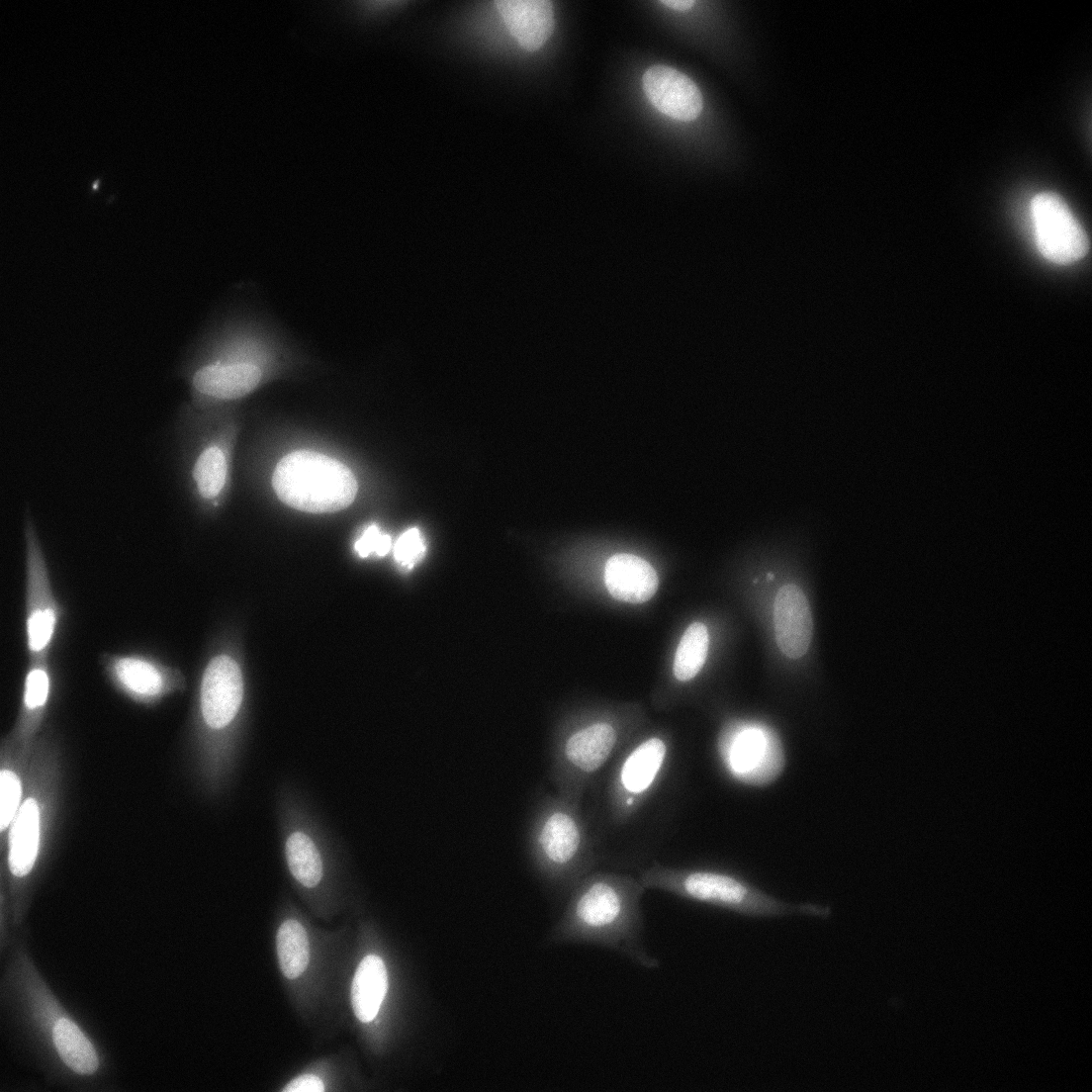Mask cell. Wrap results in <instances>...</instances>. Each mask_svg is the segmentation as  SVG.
I'll return each mask as SVG.
<instances>
[{"mask_svg": "<svg viewBox=\"0 0 1092 1092\" xmlns=\"http://www.w3.org/2000/svg\"><path fill=\"white\" fill-rule=\"evenodd\" d=\"M388 990L384 961L376 955L366 956L359 963L351 985V1004L357 1019L372 1021L378 1014Z\"/></svg>", "mask_w": 1092, "mask_h": 1092, "instance_id": "ac0fdd59", "label": "cell"}, {"mask_svg": "<svg viewBox=\"0 0 1092 1092\" xmlns=\"http://www.w3.org/2000/svg\"><path fill=\"white\" fill-rule=\"evenodd\" d=\"M25 630L30 661L48 659L61 617L46 559L33 516L26 513Z\"/></svg>", "mask_w": 1092, "mask_h": 1092, "instance_id": "ba28073f", "label": "cell"}, {"mask_svg": "<svg viewBox=\"0 0 1092 1092\" xmlns=\"http://www.w3.org/2000/svg\"><path fill=\"white\" fill-rule=\"evenodd\" d=\"M272 484L287 505L306 512H334L355 499L354 475L340 461L312 450L287 454L277 464Z\"/></svg>", "mask_w": 1092, "mask_h": 1092, "instance_id": "277c9868", "label": "cell"}, {"mask_svg": "<svg viewBox=\"0 0 1092 1092\" xmlns=\"http://www.w3.org/2000/svg\"><path fill=\"white\" fill-rule=\"evenodd\" d=\"M526 848L538 872L570 892L597 864L581 804L556 792L545 793L534 803L526 829Z\"/></svg>", "mask_w": 1092, "mask_h": 1092, "instance_id": "7a4b0ae2", "label": "cell"}, {"mask_svg": "<svg viewBox=\"0 0 1092 1092\" xmlns=\"http://www.w3.org/2000/svg\"><path fill=\"white\" fill-rule=\"evenodd\" d=\"M276 949L282 973L289 979L300 976L310 960V945L305 928L296 920H286L278 929Z\"/></svg>", "mask_w": 1092, "mask_h": 1092, "instance_id": "ffe728a7", "label": "cell"}, {"mask_svg": "<svg viewBox=\"0 0 1092 1092\" xmlns=\"http://www.w3.org/2000/svg\"><path fill=\"white\" fill-rule=\"evenodd\" d=\"M48 659L30 661L24 681L23 704L32 716L46 704L51 687V670Z\"/></svg>", "mask_w": 1092, "mask_h": 1092, "instance_id": "cb8c5ba5", "label": "cell"}, {"mask_svg": "<svg viewBox=\"0 0 1092 1092\" xmlns=\"http://www.w3.org/2000/svg\"><path fill=\"white\" fill-rule=\"evenodd\" d=\"M646 890L627 873L590 872L571 890L559 936L611 950L645 969L659 968L644 940L641 900Z\"/></svg>", "mask_w": 1092, "mask_h": 1092, "instance_id": "6da1fadb", "label": "cell"}, {"mask_svg": "<svg viewBox=\"0 0 1092 1092\" xmlns=\"http://www.w3.org/2000/svg\"><path fill=\"white\" fill-rule=\"evenodd\" d=\"M105 676L125 693L153 701L181 685V673L142 654L105 653L100 657Z\"/></svg>", "mask_w": 1092, "mask_h": 1092, "instance_id": "30bf717a", "label": "cell"}, {"mask_svg": "<svg viewBox=\"0 0 1092 1092\" xmlns=\"http://www.w3.org/2000/svg\"><path fill=\"white\" fill-rule=\"evenodd\" d=\"M261 379L260 369L247 362H215L200 367L192 386L202 397L234 400L250 393Z\"/></svg>", "mask_w": 1092, "mask_h": 1092, "instance_id": "9a60e30c", "label": "cell"}, {"mask_svg": "<svg viewBox=\"0 0 1092 1092\" xmlns=\"http://www.w3.org/2000/svg\"><path fill=\"white\" fill-rule=\"evenodd\" d=\"M425 552L421 532L415 528L406 530L397 540L394 548L396 561L405 568H411Z\"/></svg>", "mask_w": 1092, "mask_h": 1092, "instance_id": "484cf974", "label": "cell"}, {"mask_svg": "<svg viewBox=\"0 0 1092 1092\" xmlns=\"http://www.w3.org/2000/svg\"><path fill=\"white\" fill-rule=\"evenodd\" d=\"M1037 245L1048 260L1066 264L1088 251V237L1066 203L1056 194L1043 192L1032 201Z\"/></svg>", "mask_w": 1092, "mask_h": 1092, "instance_id": "9c48e42d", "label": "cell"}, {"mask_svg": "<svg viewBox=\"0 0 1092 1092\" xmlns=\"http://www.w3.org/2000/svg\"><path fill=\"white\" fill-rule=\"evenodd\" d=\"M53 1042L65 1064L80 1074L97 1070L96 1051L80 1029L66 1019H60L53 1029Z\"/></svg>", "mask_w": 1092, "mask_h": 1092, "instance_id": "d6986e66", "label": "cell"}, {"mask_svg": "<svg viewBox=\"0 0 1092 1092\" xmlns=\"http://www.w3.org/2000/svg\"><path fill=\"white\" fill-rule=\"evenodd\" d=\"M391 546V537L382 533L377 525L372 524L364 530L355 542L354 548L360 557L365 558L371 554L385 556L390 551Z\"/></svg>", "mask_w": 1092, "mask_h": 1092, "instance_id": "4316f807", "label": "cell"}, {"mask_svg": "<svg viewBox=\"0 0 1092 1092\" xmlns=\"http://www.w3.org/2000/svg\"><path fill=\"white\" fill-rule=\"evenodd\" d=\"M604 582L616 599L643 603L657 592L659 580L654 568L632 554H616L605 565Z\"/></svg>", "mask_w": 1092, "mask_h": 1092, "instance_id": "2e32d148", "label": "cell"}, {"mask_svg": "<svg viewBox=\"0 0 1092 1092\" xmlns=\"http://www.w3.org/2000/svg\"><path fill=\"white\" fill-rule=\"evenodd\" d=\"M323 1090L321 1079L313 1074L296 1077L283 1089L285 1092H322Z\"/></svg>", "mask_w": 1092, "mask_h": 1092, "instance_id": "83f0119b", "label": "cell"}, {"mask_svg": "<svg viewBox=\"0 0 1092 1092\" xmlns=\"http://www.w3.org/2000/svg\"><path fill=\"white\" fill-rule=\"evenodd\" d=\"M228 477V462L223 448L218 444L205 447L197 456L193 468L194 480L198 495L204 500L218 505V498L221 495Z\"/></svg>", "mask_w": 1092, "mask_h": 1092, "instance_id": "44dd1931", "label": "cell"}, {"mask_svg": "<svg viewBox=\"0 0 1092 1092\" xmlns=\"http://www.w3.org/2000/svg\"><path fill=\"white\" fill-rule=\"evenodd\" d=\"M642 82L649 101L666 116L688 122L701 113V93L681 71L666 65H653L645 71Z\"/></svg>", "mask_w": 1092, "mask_h": 1092, "instance_id": "7c38bea8", "label": "cell"}, {"mask_svg": "<svg viewBox=\"0 0 1092 1092\" xmlns=\"http://www.w3.org/2000/svg\"><path fill=\"white\" fill-rule=\"evenodd\" d=\"M286 858L293 876L303 885L313 887L322 876V863L314 842L306 834L296 832L286 843Z\"/></svg>", "mask_w": 1092, "mask_h": 1092, "instance_id": "603a6c76", "label": "cell"}, {"mask_svg": "<svg viewBox=\"0 0 1092 1092\" xmlns=\"http://www.w3.org/2000/svg\"><path fill=\"white\" fill-rule=\"evenodd\" d=\"M243 695V682L236 662L227 655L214 657L201 682V711L213 729L226 727L236 715Z\"/></svg>", "mask_w": 1092, "mask_h": 1092, "instance_id": "8fae6325", "label": "cell"}, {"mask_svg": "<svg viewBox=\"0 0 1092 1092\" xmlns=\"http://www.w3.org/2000/svg\"><path fill=\"white\" fill-rule=\"evenodd\" d=\"M709 645L707 628L691 623L684 631L674 660V675L681 682L693 679L704 665Z\"/></svg>", "mask_w": 1092, "mask_h": 1092, "instance_id": "7402d4cb", "label": "cell"}, {"mask_svg": "<svg viewBox=\"0 0 1092 1092\" xmlns=\"http://www.w3.org/2000/svg\"><path fill=\"white\" fill-rule=\"evenodd\" d=\"M638 879L646 889L662 890L676 896L706 903L751 916H777L794 912L826 915L825 908L814 905L795 907L758 889L745 879L723 870L682 867L652 863Z\"/></svg>", "mask_w": 1092, "mask_h": 1092, "instance_id": "3957f363", "label": "cell"}, {"mask_svg": "<svg viewBox=\"0 0 1092 1092\" xmlns=\"http://www.w3.org/2000/svg\"><path fill=\"white\" fill-rule=\"evenodd\" d=\"M717 746L725 771L748 786H768L785 768V751L778 734L762 722L728 723L720 732Z\"/></svg>", "mask_w": 1092, "mask_h": 1092, "instance_id": "52a82bcc", "label": "cell"}, {"mask_svg": "<svg viewBox=\"0 0 1092 1092\" xmlns=\"http://www.w3.org/2000/svg\"><path fill=\"white\" fill-rule=\"evenodd\" d=\"M624 738V726L610 717L592 718L561 735L549 764L555 792L582 805L586 791L621 750Z\"/></svg>", "mask_w": 1092, "mask_h": 1092, "instance_id": "5b68a950", "label": "cell"}, {"mask_svg": "<svg viewBox=\"0 0 1092 1092\" xmlns=\"http://www.w3.org/2000/svg\"><path fill=\"white\" fill-rule=\"evenodd\" d=\"M670 743L650 735L621 749L608 764L604 806L615 826L632 822L654 797L673 763Z\"/></svg>", "mask_w": 1092, "mask_h": 1092, "instance_id": "8992f818", "label": "cell"}, {"mask_svg": "<svg viewBox=\"0 0 1092 1092\" xmlns=\"http://www.w3.org/2000/svg\"><path fill=\"white\" fill-rule=\"evenodd\" d=\"M0 828L4 831L14 820L21 798V783L16 774L2 770L0 774Z\"/></svg>", "mask_w": 1092, "mask_h": 1092, "instance_id": "d4e9b609", "label": "cell"}, {"mask_svg": "<svg viewBox=\"0 0 1092 1092\" xmlns=\"http://www.w3.org/2000/svg\"><path fill=\"white\" fill-rule=\"evenodd\" d=\"M774 623L780 651L790 659L804 656L811 642L813 622L807 597L798 586L788 584L778 590Z\"/></svg>", "mask_w": 1092, "mask_h": 1092, "instance_id": "4fadbf2b", "label": "cell"}, {"mask_svg": "<svg viewBox=\"0 0 1092 1092\" xmlns=\"http://www.w3.org/2000/svg\"><path fill=\"white\" fill-rule=\"evenodd\" d=\"M40 809L34 798L20 806L10 831L9 865L16 876H24L33 868L39 851Z\"/></svg>", "mask_w": 1092, "mask_h": 1092, "instance_id": "e0dca14e", "label": "cell"}, {"mask_svg": "<svg viewBox=\"0 0 1092 1092\" xmlns=\"http://www.w3.org/2000/svg\"><path fill=\"white\" fill-rule=\"evenodd\" d=\"M497 8L511 36L528 51L539 49L554 29L549 0H498Z\"/></svg>", "mask_w": 1092, "mask_h": 1092, "instance_id": "5bb4252c", "label": "cell"}, {"mask_svg": "<svg viewBox=\"0 0 1092 1092\" xmlns=\"http://www.w3.org/2000/svg\"><path fill=\"white\" fill-rule=\"evenodd\" d=\"M661 4L676 10L686 11L689 10L695 3L693 0H661Z\"/></svg>", "mask_w": 1092, "mask_h": 1092, "instance_id": "f1b7e54d", "label": "cell"}]
</instances>
